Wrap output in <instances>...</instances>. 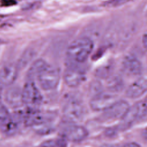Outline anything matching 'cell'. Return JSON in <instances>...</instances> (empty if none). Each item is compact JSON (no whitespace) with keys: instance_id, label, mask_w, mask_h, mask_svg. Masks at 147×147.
Masks as SVG:
<instances>
[{"instance_id":"1","label":"cell","mask_w":147,"mask_h":147,"mask_svg":"<svg viewBox=\"0 0 147 147\" xmlns=\"http://www.w3.org/2000/svg\"><path fill=\"white\" fill-rule=\"evenodd\" d=\"M94 48L92 40L86 36L73 41L67 50V56L71 63L80 64L84 63L90 55Z\"/></svg>"},{"instance_id":"2","label":"cell","mask_w":147,"mask_h":147,"mask_svg":"<svg viewBox=\"0 0 147 147\" xmlns=\"http://www.w3.org/2000/svg\"><path fill=\"white\" fill-rule=\"evenodd\" d=\"M146 117V100H140L130 107L125 115L121 119L117 129L125 130L130 128L134 123L143 121Z\"/></svg>"},{"instance_id":"3","label":"cell","mask_w":147,"mask_h":147,"mask_svg":"<svg viewBox=\"0 0 147 147\" xmlns=\"http://www.w3.org/2000/svg\"><path fill=\"white\" fill-rule=\"evenodd\" d=\"M40 87L45 91L55 89L59 83L60 71L57 67L47 64L36 78Z\"/></svg>"},{"instance_id":"4","label":"cell","mask_w":147,"mask_h":147,"mask_svg":"<svg viewBox=\"0 0 147 147\" xmlns=\"http://www.w3.org/2000/svg\"><path fill=\"white\" fill-rule=\"evenodd\" d=\"M64 119L69 123L80 121L85 114V109L81 101L75 98H71L65 104L63 110Z\"/></svg>"},{"instance_id":"5","label":"cell","mask_w":147,"mask_h":147,"mask_svg":"<svg viewBox=\"0 0 147 147\" xmlns=\"http://www.w3.org/2000/svg\"><path fill=\"white\" fill-rule=\"evenodd\" d=\"M24 105L33 109L38 106L42 101V95L33 81L28 80L22 89Z\"/></svg>"},{"instance_id":"6","label":"cell","mask_w":147,"mask_h":147,"mask_svg":"<svg viewBox=\"0 0 147 147\" xmlns=\"http://www.w3.org/2000/svg\"><path fill=\"white\" fill-rule=\"evenodd\" d=\"M63 78L68 87L74 88L84 82L86 79V72L79 64L70 63L64 70Z\"/></svg>"},{"instance_id":"7","label":"cell","mask_w":147,"mask_h":147,"mask_svg":"<svg viewBox=\"0 0 147 147\" xmlns=\"http://www.w3.org/2000/svg\"><path fill=\"white\" fill-rule=\"evenodd\" d=\"M62 135L65 140L72 142H79L87 137L88 132L81 125L71 123L63 128Z\"/></svg>"},{"instance_id":"8","label":"cell","mask_w":147,"mask_h":147,"mask_svg":"<svg viewBox=\"0 0 147 147\" xmlns=\"http://www.w3.org/2000/svg\"><path fill=\"white\" fill-rule=\"evenodd\" d=\"M116 100L117 97L114 94L101 92L92 97L90 105L91 109L94 111H105Z\"/></svg>"},{"instance_id":"9","label":"cell","mask_w":147,"mask_h":147,"mask_svg":"<svg viewBox=\"0 0 147 147\" xmlns=\"http://www.w3.org/2000/svg\"><path fill=\"white\" fill-rule=\"evenodd\" d=\"M129 107V104L126 100H116L110 107L104 111L102 114V118L106 121L121 119Z\"/></svg>"},{"instance_id":"10","label":"cell","mask_w":147,"mask_h":147,"mask_svg":"<svg viewBox=\"0 0 147 147\" xmlns=\"http://www.w3.org/2000/svg\"><path fill=\"white\" fill-rule=\"evenodd\" d=\"M123 72L129 76H136L141 75L142 65L141 61L136 56L129 55L124 57L122 62Z\"/></svg>"},{"instance_id":"11","label":"cell","mask_w":147,"mask_h":147,"mask_svg":"<svg viewBox=\"0 0 147 147\" xmlns=\"http://www.w3.org/2000/svg\"><path fill=\"white\" fill-rule=\"evenodd\" d=\"M18 69L16 65L8 64L0 69V86H9L16 80Z\"/></svg>"},{"instance_id":"12","label":"cell","mask_w":147,"mask_h":147,"mask_svg":"<svg viewBox=\"0 0 147 147\" xmlns=\"http://www.w3.org/2000/svg\"><path fill=\"white\" fill-rule=\"evenodd\" d=\"M147 88L146 76H140L132 83L126 90V95L127 98L136 99L145 93Z\"/></svg>"},{"instance_id":"13","label":"cell","mask_w":147,"mask_h":147,"mask_svg":"<svg viewBox=\"0 0 147 147\" xmlns=\"http://www.w3.org/2000/svg\"><path fill=\"white\" fill-rule=\"evenodd\" d=\"M5 99L6 103L12 107L18 108L24 105L22 89L18 86H11L5 92Z\"/></svg>"},{"instance_id":"14","label":"cell","mask_w":147,"mask_h":147,"mask_svg":"<svg viewBox=\"0 0 147 147\" xmlns=\"http://www.w3.org/2000/svg\"><path fill=\"white\" fill-rule=\"evenodd\" d=\"M47 64V62L42 59H38L34 61L27 72L28 80L33 81L34 79H36L42 69Z\"/></svg>"},{"instance_id":"15","label":"cell","mask_w":147,"mask_h":147,"mask_svg":"<svg viewBox=\"0 0 147 147\" xmlns=\"http://www.w3.org/2000/svg\"><path fill=\"white\" fill-rule=\"evenodd\" d=\"M18 129V124L16 119L10 116L7 119L0 122V130L6 134L11 136L16 133Z\"/></svg>"},{"instance_id":"16","label":"cell","mask_w":147,"mask_h":147,"mask_svg":"<svg viewBox=\"0 0 147 147\" xmlns=\"http://www.w3.org/2000/svg\"><path fill=\"white\" fill-rule=\"evenodd\" d=\"M114 69L113 65L110 63H107L99 67L95 71V76L101 79L109 78L111 75Z\"/></svg>"},{"instance_id":"17","label":"cell","mask_w":147,"mask_h":147,"mask_svg":"<svg viewBox=\"0 0 147 147\" xmlns=\"http://www.w3.org/2000/svg\"><path fill=\"white\" fill-rule=\"evenodd\" d=\"M107 83L108 88L111 92H119L123 87L124 83L122 79L118 75L111 76Z\"/></svg>"},{"instance_id":"18","label":"cell","mask_w":147,"mask_h":147,"mask_svg":"<svg viewBox=\"0 0 147 147\" xmlns=\"http://www.w3.org/2000/svg\"><path fill=\"white\" fill-rule=\"evenodd\" d=\"M34 52L33 49H26L20 57L16 66L18 69L24 68L26 65L31 61L33 57L34 56Z\"/></svg>"},{"instance_id":"19","label":"cell","mask_w":147,"mask_h":147,"mask_svg":"<svg viewBox=\"0 0 147 147\" xmlns=\"http://www.w3.org/2000/svg\"><path fill=\"white\" fill-rule=\"evenodd\" d=\"M102 86L99 81L95 80L91 83L90 86V90L91 93L92 94L93 96L102 92Z\"/></svg>"},{"instance_id":"20","label":"cell","mask_w":147,"mask_h":147,"mask_svg":"<svg viewBox=\"0 0 147 147\" xmlns=\"http://www.w3.org/2000/svg\"><path fill=\"white\" fill-rule=\"evenodd\" d=\"M101 147H141V146L135 142H126L122 144H103L101 146Z\"/></svg>"},{"instance_id":"21","label":"cell","mask_w":147,"mask_h":147,"mask_svg":"<svg viewBox=\"0 0 147 147\" xmlns=\"http://www.w3.org/2000/svg\"><path fill=\"white\" fill-rule=\"evenodd\" d=\"M9 112L5 105L0 102V122L10 117Z\"/></svg>"},{"instance_id":"22","label":"cell","mask_w":147,"mask_h":147,"mask_svg":"<svg viewBox=\"0 0 147 147\" xmlns=\"http://www.w3.org/2000/svg\"><path fill=\"white\" fill-rule=\"evenodd\" d=\"M129 0H109L106 2V5L109 7H117L123 5Z\"/></svg>"},{"instance_id":"23","label":"cell","mask_w":147,"mask_h":147,"mask_svg":"<svg viewBox=\"0 0 147 147\" xmlns=\"http://www.w3.org/2000/svg\"><path fill=\"white\" fill-rule=\"evenodd\" d=\"M36 147H56V141L53 140H48L42 142Z\"/></svg>"},{"instance_id":"24","label":"cell","mask_w":147,"mask_h":147,"mask_svg":"<svg viewBox=\"0 0 147 147\" xmlns=\"http://www.w3.org/2000/svg\"><path fill=\"white\" fill-rule=\"evenodd\" d=\"M16 3V1L15 0H1L0 1V6L7 7L14 5Z\"/></svg>"},{"instance_id":"25","label":"cell","mask_w":147,"mask_h":147,"mask_svg":"<svg viewBox=\"0 0 147 147\" xmlns=\"http://www.w3.org/2000/svg\"><path fill=\"white\" fill-rule=\"evenodd\" d=\"M142 42L144 45V48L145 49L146 47V44H147V37H146V34L145 33L143 36H142Z\"/></svg>"},{"instance_id":"26","label":"cell","mask_w":147,"mask_h":147,"mask_svg":"<svg viewBox=\"0 0 147 147\" xmlns=\"http://www.w3.org/2000/svg\"><path fill=\"white\" fill-rule=\"evenodd\" d=\"M2 42H3V41H2V40H1V39H0V45H1V44H2Z\"/></svg>"},{"instance_id":"27","label":"cell","mask_w":147,"mask_h":147,"mask_svg":"<svg viewBox=\"0 0 147 147\" xmlns=\"http://www.w3.org/2000/svg\"><path fill=\"white\" fill-rule=\"evenodd\" d=\"M0 87H1V86H0Z\"/></svg>"}]
</instances>
